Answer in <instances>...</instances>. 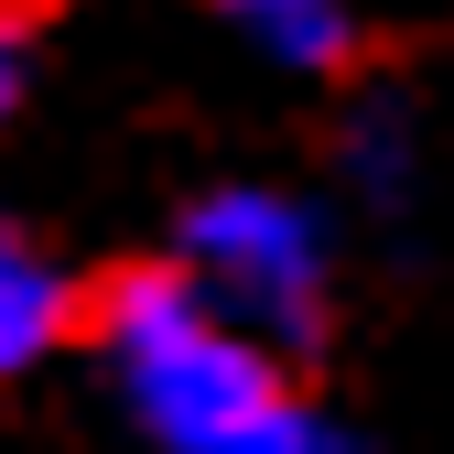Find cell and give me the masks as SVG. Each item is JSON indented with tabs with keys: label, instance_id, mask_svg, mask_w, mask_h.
I'll use <instances>...</instances> for the list:
<instances>
[{
	"label": "cell",
	"instance_id": "3",
	"mask_svg": "<svg viewBox=\"0 0 454 454\" xmlns=\"http://www.w3.org/2000/svg\"><path fill=\"white\" fill-rule=\"evenodd\" d=\"M76 335V293L22 227H0V379H22L33 357H54Z\"/></svg>",
	"mask_w": 454,
	"mask_h": 454
},
{
	"label": "cell",
	"instance_id": "5",
	"mask_svg": "<svg viewBox=\"0 0 454 454\" xmlns=\"http://www.w3.org/2000/svg\"><path fill=\"white\" fill-rule=\"evenodd\" d=\"M12 87H22V12L0 0V108H12Z\"/></svg>",
	"mask_w": 454,
	"mask_h": 454
},
{
	"label": "cell",
	"instance_id": "1",
	"mask_svg": "<svg viewBox=\"0 0 454 454\" xmlns=\"http://www.w3.org/2000/svg\"><path fill=\"white\" fill-rule=\"evenodd\" d=\"M87 325L120 357V389L152 422V443H174V454H347V433L314 422L270 379V357L184 281V260L108 270L87 293Z\"/></svg>",
	"mask_w": 454,
	"mask_h": 454
},
{
	"label": "cell",
	"instance_id": "2",
	"mask_svg": "<svg viewBox=\"0 0 454 454\" xmlns=\"http://www.w3.org/2000/svg\"><path fill=\"white\" fill-rule=\"evenodd\" d=\"M184 281L239 314L249 335H281V347H314L325 335V227L314 206L270 195V184H216L184 216Z\"/></svg>",
	"mask_w": 454,
	"mask_h": 454
},
{
	"label": "cell",
	"instance_id": "4",
	"mask_svg": "<svg viewBox=\"0 0 454 454\" xmlns=\"http://www.w3.org/2000/svg\"><path fill=\"white\" fill-rule=\"evenodd\" d=\"M227 12H239V33L260 54H281V66H347L357 54L347 0H227Z\"/></svg>",
	"mask_w": 454,
	"mask_h": 454
}]
</instances>
